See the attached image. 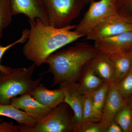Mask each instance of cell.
Segmentation results:
<instances>
[{
	"instance_id": "5b68a950",
	"label": "cell",
	"mask_w": 132,
	"mask_h": 132,
	"mask_svg": "<svg viewBox=\"0 0 132 132\" xmlns=\"http://www.w3.org/2000/svg\"><path fill=\"white\" fill-rule=\"evenodd\" d=\"M49 25L62 28L71 25L79 16L85 4L83 0H43Z\"/></svg>"
},
{
	"instance_id": "9a60e30c",
	"label": "cell",
	"mask_w": 132,
	"mask_h": 132,
	"mask_svg": "<svg viewBox=\"0 0 132 132\" xmlns=\"http://www.w3.org/2000/svg\"><path fill=\"white\" fill-rule=\"evenodd\" d=\"M78 82L79 90L83 95L91 94L106 83L95 73L89 63L84 68Z\"/></svg>"
},
{
	"instance_id": "cb8c5ba5",
	"label": "cell",
	"mask_w": 132,
	"mask_h": 132,
	"mask_svg": "<svg viewBox=\"0 0 132 132\" xmlns=\"http://www.w3.org/2000/svg\"><path fill=\"white\" fill-rule=\"evenodd\" d=\"M29 33V30L27 29H26L22 31V36L18 40L5 46L0 45V72H6L9 71L12 68L10 67L3 65L1 64V60L5 52L16 44L26 43L28 39Z\"/></svg>"
},
{
	"instance_id": "9c48e42d",
	"label": "cell",
	"mask_w": 132,
	"mask_h": 132,
	"mask_svg": "<svg viewBox=\"0 0 132 132\" xmlns=\"http://www.w3.org/2000/svg\"><path fill=\"white\" fill-rule=\"evenodd\" d=\"M9 3L12 16L24 14L29 20L39 19L44 24L49 25L43 0H9Z\"/></svg>"
},
{
	"instance_id": "7402d4cb",
	"label": "cell",
	"mask_w": 132,
	"mask_h": 132,
	"mask_svg": "<svg viewBox=\"0 0 132 132\" xmlns=\"http://www.w3.org/2000/svg\"><path fill=\"white\" fill-rule=\"evenodd\" d=\"M109 123L108 121L101 119L83 123L79 128L78 132H107Z\"/></svg>"
},
{
	"instance_id": "44dd1931",
	"label": "cell",
	"mask_w": 132,
	"mask_h": 132,
	"mask_svg": "<svg viewBox=\"0 0 132 132\" xmlns=\"http://www.w3.org/2000/svg\"><path fill=\"white\" fill-rule=\"evenodd\" d=\"M12 16L9 0H0V38L2 37L4 29L12 22Z\"/></svg>"
},
{
	"instance_id": "4dcf8cb0",
	"label": "cell",
	"mask_w": 132,
	"mask_h": 132,
	"mask_svg": "<svg viewBox=\"0 0 132 132\" xmlns=\"http://www.w3.org/2000/svg\"><path fill=\"white\" fill-rule=\"evenodd\" d=\"M113 1L116 4V3L118 2V1H119V0H113Z\"/></svg>"
},
{
	"instance_id": "277c9868",
	"label": "cell",
	"mask_w": 132,
	"mask_h": 132,
	"mask_svg": "<svg viewBox=\"0 0 132 132\" xmlns=\"http://www.w3.org/2000/svg\"><path fill=\"white\" fill-rule=\"evenodd\" d=\"M73 112L63 102L33 127L20 125V132H78Z\"/></svg>"
},
{
	"instance_id": "8fae6325",
	"label": "cell",
	"mask_w": 132,
	"mask_h": 132,
	"mask_svg": "<svg viewBox=\"0 0 132 132\" xmlns=\"http://www.w3.org/2000/svg\"><path fill=\"white\" fill-rule=\"evenodd\" d=\"M64 92V102L68 104L73 111L78 125V132L82 121L84 95L79 90L78 82H65L59 85Z\"/></svg>"
},
{
	"instance_id": "484cf974",
	"label": "cell",
	"mask_w": 132,
	"mask_h": 132,
	"mask_svg": "<svg viewBox=\"0 0 132 132\" xmlns=\"http://www.w3.org/2000/svg\"><path fill=\"white\" fill-rule=\"evenodd\" d=\"M0 120V132H20V126L14 125L13 122H3Z\"/></svg>"
},
{
	"instance_id": "6da1fadb",
	"label": "cell",
	"mask_w": 132,
	"mask_h": 132,
	"mask_svg": "<svg viewBox=\"0 0 132 132\" xmlns=\"http://www.w3.org/2000/svg\"><path fill=\"white\" fill-rule=\"evenodd\" d=\"M28 39L22 50L25 57L40 67L45 63L50 55L58 50L84 37L72 31L76 25L57 28L46 25L39 19L29 20Z\"/></svg>"
},
{
	"instance_id": "30bf717a",
	"label": "cell",
	"mask_w": 132,
	"mask_h": 132,
	"mask_svg": "<svg viewBox=\"0 0 132 132\" xmlns=\"http://www.w3.org/2000/svg\"><path fill=\"white\" fill-rule=\"evenodd\" d=\"M10 104L24 111L38 122L42 120L53 109L39 103L31 93L13 97L11 99Z\"/></svg>"
},
{
	"instance_id": "d6a6232c",
	"label": "cell",
	"mask_w": 132,
	"mask_h": 132,
	"mask_svg": "<svg viewBox=\"0 0 132 132\" xmlns=\"http://www.w3.org/2000/svg\"></svg>"
},
{
	"instance_id": "f546056e",
	"label": "cell",
	"mask_w": 132,
	"mask_h": 132,
	"mask_svg": "<svg viewBox=\"0 0 132 132\" xmlns=\"http://www.w3.org/2000/svg\"><path fill=\"white\" fill-rule=\"evenodd\" d=\"M127 17L129 20H130L131 21H132V13L131 14L129 15H127V16H125Z\"/></svg>"
},
{
	"instance_id": "4fadbf2b",
	"label": "cell",
	"mask_w": 132,
	"mask_h": 132,
	"mask_svg": "<svg viewBox=\"0 0 132 132\" xmlns=\"http://www.w3.org/2000/svg\"><path fill=\"white\" fill-rule=\"evenodd\" d=\"M89 64L95 73L105 83H114V67L109 55L100 52Z\"/></svg>"
},
{
	"instance_id": "8992f818",
	"label": "cell",
	"mask_w": 132,
	"mask_h": 132,
	"mask_svg": "<svg viewBox=\"0 0 132 132\" xmlns=\"http://www.w3.org/2000/svg\"><path fill=\"white\" fill-rule=\"evenodd\" d=\"M89 4L87 11L74 29L84 37L109 16L118 13L113 0H96Z\"/></svg>"
},
{
	"instance_id": "7a4b0ae2",
	"label": "cell",
	"mask_w": 132,
	"mask_h": 132,
	"mask_svg": "<svg viewBox=\"0 0 132 132\" xmlns=\"http://www.w3.org/2000/svg\"><path fill=\"white\" fill-rule=\"evenodd\" d=\"M99 52L94 45L80 42L50 55L45 62L48 67L46 73L53 76L52 86L79 82L85 66Z\"/></svg>"
},
{
	"instance_id": "1f68e13d",
	"label": "cell",
	"mask_w": 132,
	"mask_h": 132,
	"mask_svg": "<svg viewBox=\"0 0 132 132\" xmlns=\"http://www.w3.org/2000/svg\"><path fill=\"white\" fill-rule=\"evenodd\" d=\"M0 120H1V119H0Z\"/></svg>"
},
{
	"instance_id": "ba28073f",
	"label": "cell",
	"mask_w": 132,
	"mask_h": 132,
	"mask_svg": "<svg viewBox=\"0 0 132 132\" xmlns=\"http://www.w3.org/2000/svg\"><path fill=\"white\" fill-rule=\"evenodd\" d=\"M100 52L109 55L132 53V31L94 41Z\"/></svg>"
},
{
	"instance_id": "603a6c76",
	"label": "cell",
	"mask_w": 132,
	"mask_h": 132,
	"mask_svg": "<svg viewBox=\"0 0 132 132\" xmlns=\"http://www.w3.org/2000/svg\"><path fill=\"white\" fill-rule=\"evenodd\" d=\"M115 84L118 90L126 99L132 95V67L125 77Z\"/></svg>"
},
{
	"instance_id": "5bb4252c",
	"label": "cell",
	"mask_w": 132,
	"mask_h": 132,
	"mask_svg": "<svg viewBox=\"0 0 132 132\" xmlns=\"http://www.w3.org/2000/svg\"><path fill=\"white\" fill-rule=\"evenodd\" d=\"M32 97L39 103L54 109L64 102L65 95L61 88L51 90L39 84L31 93Z\"/></svg>"
},
{
	"instance_id": "83f0119b",
	"label": "cell",
	"mask_w": 132,
	"mask_h": 132,
	"mask_svg": "<svg viewBox=\"0 0 132 132\" xmlns=\"http://www.w3.org/2000/svg\"><path fill=\"white\" fill-rule=\"evenodd\" d=\"M127 100L128 104H129L132 110V95L130 97H128Z\"/></svg>"
},
{
	"instance_id": "f1b7e54d",
	"label": "cell",
	"mask_w": 132,
	"mask_h": 132,
	"mask_svg": "<svg viewBox=\"0 0 132 132\" xmlns=\"http://www.w3.org/2000/svg\"><path fill=\"white\" fill-rule=\"evenodd\" d=\"M95 1H96V0H83L85 4H90V3Z\"/></svg>"
},
{
	"instance_id": "d6986e66",
	"label": "cell",
	"mask_w": 132,
	"mask_h": 132,
	"mask_svg": "<svg viewBox=\"0 0 132 132\" xmlns=\"http://www.w3.org/2000/svg\"><path fill=\"white\" fill-rule=\"evenodd\" d=\"M110 84L105 83L101 87L91 93L93 104L99 116L102 119V112L106 100Z\"/></svg>"
},
{
	"instance_id": "52a82bcc",
	"label": "cell",
	"mask_w": 132,
	"mask_h": 132,
	"mask_svg": "<svg viewBox=\"0 0 132 132\" xmlns=\"http://www.w3.org/2000/svg\"><path fill=\"white\" fill-rule=\"evenodd\" d=\"M130 31H132V21L117 13L105 19L85 37L94 42Z\"/></svg>"
},
{
	"instance_id": "d4e9b609",
	"label": "cell",
	"mask_w": 132,
	"mask_h": 132,
	"mask_svg": "<svg viewBox=\"0 0 132 132\" xmlns=\"http://www.w3.org/2000/svg\"><path fill=\"white\" fill-rule=\"evenodd\" d=\"M118 13L126 16L132 13V0H119L116 3Z\"/></svg>"
},
{
	"instance_id": "2e32d148",
	"label": "cell",
	"mask_w": 132,
	"mask_h": 132,
	"mask_svg": "<svg viewBox=\"0 0 132 132\" xmlns=\"http://www.w3.org/2000/svg\"><path fill=\"white\" fill-rule=\"evenodd\" d=\"M114 67V83L120 81L130 71L132 67V54L109 55Z\"/></svg>"
},
{
	"instance_id": "e0dca14e",
	"label": "cell",
	"mask_w": 132,
	"mask_h": 132,
	"mask_svg": "<svg viewBox=\"0 0 132 132\" xmlns=\"http://www.w3.org/2000/svg\"><path fill=\"white\" fill-rule=\"evenodd\" d=\"M0 116H6L16 121L20 125L33 127L38 121L26 112L10 104H0Z\"/></svg>"
},
{
	"instance_id": "7c38bea8",
	"label": "cell",
	"mask_w": 132,
	"mask_h": 132,
	"mask_svg": "<svg viewBox=\"0 0 132 132\" xmlns=\"http://www.w3.org/2000/svg\"><path fill=\"white\" fill-rule=\"evenodd\" d=\"M127 102L116 87L115 83L109 86L107 97L102 112V119L111 121L117 113Z\"/></svg>"
},
{
	"instance_id": "4316f807",
	"label": "cell",
	"mask_w": 132,
	"mask_h": 132,
	"mask_svg": "<svg viewBox=\"0 0 132 132\" xmlns=\"http://www.w3.org/2000/svg\"><path fill=\"white\" fill-rule=\"evenodd\" d=\"M123 130L118 123L113 120L109 123L107 132H123Z\"/></svg>"
},
{
	"instance_id": "3957f363",
	"label": "cell",
	"mask_w": 132,
	"mask_h": 132,
	"mask_svg": "<svg viewBox=\"0 0 132 132\" xmlns=\"http://www.w3.org/2000/svg\"><path fill=\"white\" fill-rule=\"evenodd\" d=\"M36 65L28 68H12L7 72H0V104H10L17 95L31 93L42 80L43 75L36 80L32 76Z\"/></svg>"
},
{
	"instance_id": "ac0fdd59",
	"label": "cell",
	"mask_w": 132,
	"mask_h": 132,
	"mask_svg": "<svg viewBox=\"0 0 132 132\" xmlns=\"http://www.w3.org/2000/svg\"><path fill=\"white\" fill-rule=\"evenodd\" d=\"M113 120L123 132H132V110L127 102L117 113Z\"/></svg>"
},
{
	"instance_id": "ffe728a7",
	"label": "cell",
	"mask_w": 132,
	"mask_h": 132,
	"mask_svg": "<svg viewBox=\"0 0 132 132\" xmlns=\"http://www.w3.org/2000/svg\"><path fill=\"white\" fill-rule=\"evenodd\" d=\"M101 119H102L99 116L95 109L91 95H84V105L81 124L90 121H97Z\"/></svg>"
}]
</instances>
